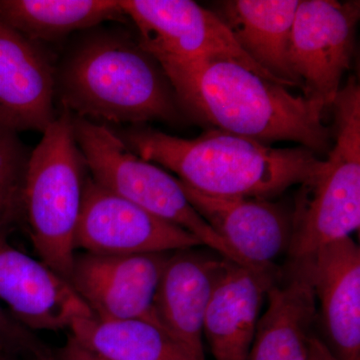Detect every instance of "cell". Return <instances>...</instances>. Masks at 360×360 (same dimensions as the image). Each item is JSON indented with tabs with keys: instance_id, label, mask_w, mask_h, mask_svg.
<instances>
[{
	"instance_id": "1",
	"label": "cell",
	"mask_w": 360,
	"mask_h": 360,
	"mask_svg": "<svg viewBox=\"0 0 360 360\" xmlns=\"http://www.w3.org/2000/svg\"><path fill=\"white\" fill-rule=\"evenodd\" d=\"M162 70L179 108L213 129L265 144L296 142L314 153L329 148L324 106L291 94L236 59L212 56Z\"/></svg>"
},
{
	"instance_id": "2",
	"label": "cell",
	"mask_w": 360,
	"mask_h": 360,
	"mask_svg": "<svg viewBox=\"0 0 360 360\" xmlns=\"http://www.w3.org/2000/svg\"><path fill=\"white\" fill-rule=\"evenodd\" d=\"M118 135L142 160L167 168L187 186L215 198L270 200L303 184L322 161L302 146L272 148L219 129L193 139L146 127Z\"/></svg>"
},
{
	"instance_id": "3",
	"label": "cell",
	"mask_w": 360,
	"mask_h": 360,
	"mask_svg": "<svg viewBox=\"0 0 360 360\" xmlns=\"http://www.w3.org/2000/svg\"><path fill=\"white\" fill-rule=\"evenodd\" d=\"M56 91L78 117L141 124L175 122L179 104L167 75L139 40L120 30H94L68 52Z\"/></svg>"
},
{
	"instance_id": "4",
	"label": "cell",
	"mask_w": 360,
	"mask_h": 360,
	"mask_svg": "<svg viewBox=\"0 0 360 360\" xmlns=\"http://www.w3.org/2000/svg\"><path fill=\"white\" fill-rule=\"evenodd\" d=\"M26 168L23 212L40 260L70 283L87 167L63 108L42 132Z\"/></svg>"
},
{
	"instance_id": "5",
	"label": "cell",
	"mask_w": 360,
	"mask_h": 360,
	"mask_svg": "<svg viewBox=\"0 0 360 360\" xmlns=\"http://www.w3.org/2000/svg\"><path fill=\"white\" fill-rule=\"evenodd\" d=\"M331 108L335 141L328 158L300 184L291 213L290 260L350 238L360 225V86L352 77Z\"/></svg>"
},
{
	"instance_id": "6",
	"label": "cell",
	"mask_w": 360,
	"mask_h": 360,
	"mask_svg": "<svg viewBox=\"0 0 360 360\" xmlns=\"http://www.w3.org/2000/svg\"><path fill=\"white\" fill-rule=\"evenodd\" d=\"M75 139L91 179L110 193L176 225L226 259L250 266L194 210L179 179L142 160L105 125L73 116Z\"/></svg>"
},
{
	"instance_id": "7",
	"label": "cell",
	"mask_w": 360,
	"mask_h": 360,
	"mask_svg": "<svg viewBox=\"0 0 360 360\" xmlns=\"http://www.w3.org/2000/svg\"><path fill=\"white\" fill-rule=\"evenodd\" d=\"M134 23L139 44L160 68L226 56L283 84L240 49L221 18L191 0H120ZM285 86V85H284Z\"/></svg>"
},
{
	"instance_id": "8",
	"label": "cell",
	"mask_w": 360,
	"mask_h": 360,
	"mask_svg": "<svg viewBox=\"0 0 360 360\" xmlns=\"http://www.w3.org/2000/svg\"><path fill=\"white\" fill-rule=\"evenodd\" d=\"M360 2L300 0L290 33L288 63L303 96L331 108L349 70Z\"/></svg>"
},
{
	"instance_id": "9",
	"label": "cell",
	"mask_w": 360,
	"mask_h": 360,
	"mask_svg": "<svg viewBox=\"0 0 360 360\" xmlns=\"http://www.w3.org/2000/svg\"><path fill=\"white\" fill-rule=\"evenodd\" d=\"M75 248L99 255L174 252L201 245L184 229L85 180Z\"/></svg>"
},
{
	"instance_id": "10",
	"label": "cell",
	"mask_w": 360,
	"mask_h": 360,
	"mask_svg": "<svg viewBox=\"0 0 360 360\" xmlns=\"http://www.w3.org/2000/svg\"><path fill=\"white\" fill-rule=\"evenodd\" d=\"M172 253L75 255L70 283L97 319H141L163 328L155 296Z\"/></svg>"
},
{
	"instance_id": "11",
	"label": "cell",
	"mask_w": 360,
	"mask_h": 360,
	"mask_svg": "<svg viewBox=\"0 0 360 360\" xmlns=\"http://www.w3.org/2000/svg\"><path fill=\"white\" fill-rule=\"evenodd\" d=\"M180 184L194 210L250 269H277L274 262L288 253L292 233L291 213L283 205L260 198H215Z\"/></svg>"
},
{
	"instance_id": "12",
	"label": "cell",
	"mask_w": 360,
	"mask_h": 360,
	"mask_svg": "<svg viewBox=\"0 0 360 360\" xmlns=\"http://www.w3.org/2000/svg\"><path fill=\"white\" fill-rule=\"evenodd\" d=\"M30 330L70 328L91 310L66 279L0 236V303Z\"/></svg>"
},
{
	"instance_id": "13",
	"label": "cell",
	"mask_w": 360,
	"mask_h": 360,
	"mask_svg": "<svg viewBox=\"0 0 360 360\" xmlns=\"http://www.w3.org/2000/svg\"><path fill=\"white\" fill-rule=\"evenodd\" d=\"M56 70L39 42L0 20V124L44 132L56 120Z\"/></svg>"
},
{
	"instance_id": "14",
	"label": "cell",
	"mask_w": 360,
	"mask_h": 360,
	"mask_svg": "<svg viewBox=\"0 0 360 360\" xmlns=\"http://www.w3.org/2000/svg\"><path fill=\"white\" fill-rule=\"evenodd\" d=\"M321 305L322 326L338 360H360V250L347 238L298 259Z\"/></svg>"
},
{
	"instance_id": "15",
	"label": "cell",
	"mask_w": 360,
	"mask_h": 360,
	"mask_svg": "<svg viewBox=\"0 0 360 360\" xmlns=\"http://www.w3.org/2000/svg\"><path fill=\"white\" fill-rule=\"evenodd\" d=\"M229 262L193 248L177 250L168 258L160 277L155 309L161 326L198 360H206L205 314Z\"/></svg>"
},
{
	"instance_id": "16",
	"label": "cell",
	"mask_w": 360,
	"mask_h": 360,
	"mask_svg": "<svg viewBox=\"0 0 360 360\" xmlns=\"http://www.w3.org/2000/svg\"><path fill=\"white\" fill-rule=\"evenodd\" d=\"M229 262L206 311L203 338L215 360H248L262 303L281 274Z\"/></svg>"
},
{
	"instance_id": "17",
	"label": "cell",
	"mask_w": 360,
	"mask_h": 360,
	"mask_svg": "<svg viewBox=\"0 0 360 360\" xmlns=\"http://www.w3.org/2000/svg\"><path fill=\"white\" fill-rule=\"evenodd\" d=\"M266 297L269 305L258 319L248 360H309L316 298L302 264L290 260Z\"/></svg>"
},
{
	"instance_id": "18",
	"label": "cell",
	"mask_w": 360,
	"mask_h": 360,
	"mask_svg": "<svg viewBox=\"0 0 360 360\" xmlns=\"http://www.w3.org/2000/svg\"><path fill=\"white\" fill-rule=\"evenodd\" d=\"M300 0H226L215 13L240 49L286 87H300L288 63L291 30Z\"/></svg>"
},
{
	"instance_id": "19",
	"label": "cell",
	"mask_w": 360,
	"mask_h": 360,
	"mask_svg": "<svg viewBox=\"0 0 360 360\" xmlns=\"http://www.w3.org/2000/svg\"><path fill=\"white\" fill-rule=\"evenodd\" d=\"M70 330L105 360H198L165 329L141 319L103 321L91 315L75 319Z\"/></svg>"
},
{
	"instance_id": "20",
	"label": "cell",
	"mask_w": 360,
	"mask_h": 360,
	"mask_svg": "<svg viewBox=\"0 0 360 360\" xmlns=\"http://www.w3.org/2000/svg\"><path fill=\"white\" fill-rule=\"evenodd\" d=\"M0 20L40 44L127 18L117 0H0Z\"/></svg>"
},
{
	"instance_id": "21",
	"label": "cell",
	"mask_w": 360,
	"mask_h": 360,
	"mask_svg": "<svg viewBox=\"0 0 360 360\" xmlns=\"http://www.w3.org/2000/svg\"><path fill=\"white\" fill-rule=\"evenodd\" d=\"M30 155L18 134L0 124V236L25 217L23 191Z\"/></svg>"
},
{
	"instance_id": "22",
	"label": "cell",
	"mask_w": 360,
	"mask_h": 360,
	"mask_svg": "<svg viewBox=\"0 0 360 360\" xmlns=\"http://www.w3.org/2000/svg\"><path fill=\"white\" fill-rule=\"evenodd\" d=\"M0 340L11 345L22 356L28 357L37 354L45 347L44 343L37 338L30 329L26 328L20 322L4 309L0 303Z\"/></svg>"
},
{
	"instance_id": "23",
	"label": "cell",
	"mask_w": 360,
	"mask_h": 360,
	"mask_svg": "<svg viewBox=\"0 0 360 360\" xmlns=\"http://www.w3.org/2000/svg\"><path fill=\"white\" fill-rule=\"evenodd\" d=\"M56 359L58 360H105L82 347L71 335H68L65 345L58 350Z\"/></svg>"
},
{
	"instance_id": "24",
	"label": "cell",
	"mask_w": 360,
	"mask_h": 360,
	"mask_svg": "<svg viewBox=\"0 0 360 360\" xmlns=\"http://www.w3.org/2000/svg\"><path fill=\"white\" fill-rule=\"evenodd\" d=\"M309 360H338L335 354L329 349L328 345L323 341L319 340L316 336H314L311 340V347H310Z\"/></svg>"
},
{
	"instance_id": "25",
	"label": "cell",
	"mask_w": 360,
	"mask_h": 360,
	"mask_svg": "<svg viewBox=\"0 0 360 360\" xmlns=\"http://www.w3.org/2000/svg\"><path fill=\"white\" fill-rule=\"evenodd\" d=\"M20 356L22 355L20 352L4 341L0 340V360H20Z\"/></svg>"
},
{
	"instance_id": "26",
	"label": "cell",
	"mask_w": 360,
	"mask_h": 360,
	"mask_svg": "<svg viewBox=\"0 0 360 360\" xmlns=\"http://www.w3.org/2000/svg\"><path fill=\"white\" fill-rule=\"evenodd\" d=\"M30 360H58V359H56V355L52 354L45 347L37 354H33Z\"/></svg>"
}]
</instances>
